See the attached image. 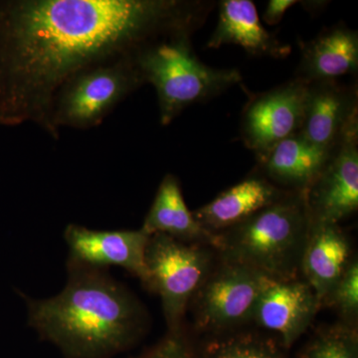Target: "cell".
Returning a JSON list of instances; mask_svg holds the SVG:
<instances>
[{"mask_svg":"<svg viewBox=\"0 0 358 358\" xmlns=\"http://www.w3.org/2000/svg\"><path fill=\"white\" fill-rule=\"evenodd\" d=\"M213 1L0 0V124L47 131L61 87L93 66L201 27Z\"/></svg>","mask_w":358,"mask_h":358,"instance_id":"cell-1","label":"cell"},{"mask_svg":"<svg viewBox=\"0 0 358 358\" xmlns=\"http://www.w3.org/2000/svg\"><path fill=\"white\" fill-rule=\"evenodd\" d=\"M67 281L47 299L22 294L28 326L64 358H113L145 338L150 315L143 303L109 268L68 258Z\"/></svg>","mask_w":358,"mask_h":358,"instance_id":"cell-2","label":"cell"},{"mask_svg":"<svg viewBox=\"0 0 358 358\" xmlns=\"http://www.w3.org/2000/svg\"><path fill=\"white\" fill-rule=\"evenodd\" d=\"M310 225L305 193L289 192L241 223L215 233L212 248L222 260L268 279H296L301 277Z\"/></svg>","mask_w":358,"mask_h":358,"instance_id":"cell-3","label":"cell"},{"mask_svg":"<svg viewBox=\"0 0 358 358\" xmlns=\"http://www.w3.org/2000/svg\"><path fill=\"white\" fill-rule=\"evenodd\" d=\"M192 33L169 35L143 45L133 54L143 78L157 91L159 121L171 124L194 103L212 100L243 77L235 68H214L204 64L193 50Z\"/></svg>","mask_w":358,"mask_h":358,"instance_id":"cell-4","label":"cell"},{"mask_svg":"<svg viewBox=\"0 0 358 358\" xmlns=\"http://www.w3.org/2000/svg\"><path fill=\"white\" fill-rule=\"evenodd\" d=\"M133 54L93 66L68 80L52 103L47 131L57 138L61 128L99 126L122 101L145 84Z\"/></svg>","mask_w":358,"mask_h":358,"instance_id":"cell-5","label":"cell"},{"mask_svg":"<svg viewBox=\"0 0 358 358\" xmlns=\"http://www.w3.org/2000/svg\"><path fill=\"white\" fill-rule=\"evenodd\" d=\"M215 250L187 244L164 234H152L145 250L148 291L159 294L167 331L185 324L190 301L210 272Z\"/></svg>","mask_w":358,"mask_h":358,"instance_id":"cell-6","label":"cell"},{"mask_svg":"<svg viewBox=\"0 0 358 358\" xmlns=\"http://www.w3.org/2000/svg\"><path fill=\"white\" fill-rule=\"evenodd\" d=\"M268 278L216 255L210 272L190 301L193 333L218 336L251 324Z\"/></svg>","mask_w":358,"mask_h":358,"instance_id":"cell-7","label":"cell"},{"mask_svg":"<svg viewBox=\"0 0 358 358\" xmlns=\"http://www.w3.org/2000/svg\"><path fill=\"white\" fill-rule=\"evenodd\" d=\"M307 94L308 84L296 78L267 92L249 94L242 112L240 134L256 159L300 131Z\"/></svg>","mask_w":358,"mask_h":358,"instance_id":"cell-8","label":"cell"},{"mask_svg":"<svg viewBox=\"0 0 358 358\" xmlns=\"http://www.w3.org/2000/svg\"><path fill=\"white\" fill-rule=\"evenodd\" d=\"M312 222L338 224L358 209V119L305 192Z\"/></svg>","mask_w":358,"mask_h":358,"instance_id":"cell-9","label":"cell"},{"mask_svg":"<svg viewBox=\"0 0 358 358\" xmlns=\"http://www.w3.org/2000/svg\"><path fill=\"white\" fill-rule=\"evenodd\" d=\"M322 308L312 287L303 278L268 279L259 296L252 322L291 350Z\"/></svg>","mask_w":358,"mask_h":358,"instance_id":"cell-10","label":"cell"},{"mask_svg":"<svg viewBox=\"0 0 358 358\" xmlns=\"http://www.w3.org/2000/svg\"><path fill=\"white\" fill-rule=\"evenodd\" d=\"M150 234L145 230H92L78 224H69L64 239L69 249L68 258L78 262L109 268H124L140 280L147 289L148 275L145 267V250Z\"/></svg>","mask_w":358,"mask_h":358,"instance_id":"cell-11","label":"cell"},{"mask_svg":"<svg viewBox=\"0 0 358 358\" xmlns=\"http://www.w3.org/2000/svg\"><path fill=\"white\" fill-rule=\"evenodd\" d=\"M358 119L357 84L338 81L308 84L307 103L300 133L315 147L334 150Z\"/></svg>","mask_w":358,"mask_h":358,"instance_id":"cell-12","label":"cell"},{"mask_svg":"<svg viewBox=\"0 0 358 358\" xmlns=\"http://www.w3.org/2000/svg\"><path fill=\"white\" fill-rule=\"evenodd\" d=\"M353 258L350 238L339 224L312 222L301 277L312 287L322 308Z\"/></svg>","mask_w":358,"mask_h":358,"instance_id":"cell-13","label":"cell"},{"mask_svg":"<svg viewBox=\"0 0 358 358\" xmlns=\"http://www.w3.org/2000/svg\"><path fill=\"white\" fill-rule=\"evenodd\" d=\"M236 45L250 56L286 58L291 47L282 43L264 27L252 0H222L219 2L217 24L207 41L209 49Z\"/></svg>","mask_w":358,"mask_h":358,"instance_id":"cell-14","label":"cell"},{"mask_svg":"<svg viewBox=\"0 0 358 358\" xmlns=\"http://www.w3.org/2000/svg\"><path fill=\"white\" fill-rule=\"evenodd\" d=\"M289 192L255 171L192 213L205 230L215 234L241 223Z\"/></svg>","mask_w":358,"mask_h":358,"instance_id":"cell-15","label":"cell"},{"mask_svg":"<svg viewBox=\"0 0 358 358\" xmlns=\"http://www.w3.org/2000/svg\"><path fill=\"white\" fill-rule=\"evenodd\" d=\"M333 150L315 147L298 133L257 157L256 171L282 189L305 193Z\"/></svg>","mask_w":358,"mask_h":358,"instance_id":"cell-16","label":"cell"},{"mask_svg":"<svg viewBox=\"0 0 358 358\" xmlns=\"http://www.w3.org/2000/svg\"><path fill=\"white\" fill-rule=\"evenodd\" d=\"M358 70V34L339 23L324 28L303 45L300 63L294 78L305 82L338 81Z\"/></svg>","mask_w":358,"mask_h":358,"instance_id":"cell-17","label":"cell"},{"mask_svg":"<svg viewBox=\"0 0 358 358\" xmlns=\"http://www.w3.org/2000/svg\"><path fill=\"white\" fill-rule=\"evenodd\" d=\"M141 229L148 234H164L187 244L213 245L214 234L205 230L188 209L180 182L167 173L157 188Z\"/></svg>","mask_w":358,"mask_h":358,"instance_id":"cell-18","label":"cell"},{"mask_svg":"<svg viewBox=\"0 0 358 358\" xmlns=\"http://www.w3.org/2000/svg\"><path fill=\"white\" fill-rule=\"evenodd\" d=\"M199 345L201 358H292L274 336L251 329L203 336Z\"/></svg>","mask_w":358,"mask_h":358,"instance_id":"cell-19","label":"cell"},{"mask_svg":"<svg viewBox=\"0 0 358 358\" xmlns=\"http://www.w3.org/2000/svg\"><path fill=\"white\" fill-rule=\"evenodd\" d=\"M294 358H358V329L343 322L322 327Z\"/></svg>","mask_w":358,"mask_h":358,"instance_id":"cell-20","label":"cell"},{"mask_svg":"<svg viewBox=\"0 0 358 358\" xmlns=\"http://www.w3.org/2000/svg\"><path fill=\"white\" fill-rule=\"evenodd\" d=\"M338 313L341 322L357 329L358 320V261L352 259L343 277L324 303Z\"/></svg>","mask_w":358,"mask_h":358,"instance_id":"cell-21","label":"cell"},{"mask_svg":"<svg viewBox=\"0 0 358 358\" xmlns=\"http://www.w3.org/2000/svg\"><path fill=\"white\" fill-rule=\"evenodd\" d=\"M131 358H201L199 338L185 324L167 331L166 336Z\"/></svg>","mask_w":358,"mask_h":358,"instance_id":"cell-22","label":"cell"},{"mask_svg":"<svg viewBox=\"0 0 358 358\" xmlns=\"http://www.w3.org/2000/svg\"><path fill=\"white\" fill-rule=\"evenodd\" d=\"M300 3L296 0H270L263 14V20L268 25H275L281 22L285 13L296 4Z\"/></svg>","mask_w":358,"mask_h":358,"instance_id":"cell-23","label":"cell"}]
</instances>
